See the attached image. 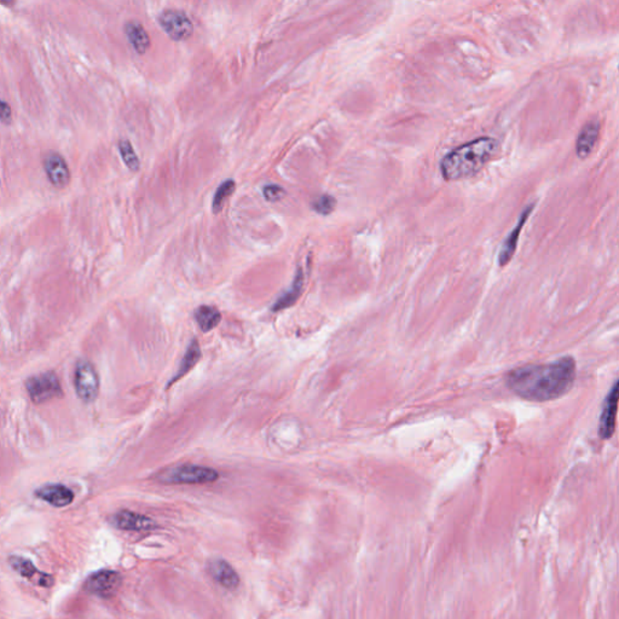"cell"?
I'll return each instance as SVG.
<instances>
[{"label": "cell", "instance_id": "6da1fadb", "mask_svg": "<svg viewBox=\"0 0 619 619\" xmlns=\"http://www.w3.org/2000/svg\"><path fill=\"white\" fill-rule=\"evenodd\" d=\"M577 376L573 357L565 356L545 364H527L511 370L506 384L509 389L529 402H549L572 388Z\"/></svg>", "mask_w": 619, "mask_h": 619}, {"label": "cell", "instance_id": "7a4b0ae2", "mask_svg": "<svg viewBox=\"0 0 619 619\" xmlns=\"http://www.w3.org/2000/svg\"><path fill=\"white\" fill-rule=\"evenodd\" d=\"M499 150L497 140L481 137L453 149L440 161V172L448 182L461 181L476 176Z\"/></svg>", "mask_w": 619, "mask_h": 619}, {"label": "cell", "instance_id": "3957f363", "mask_svg": "<svg viewBox=\"0 0 619 619\" xmlns=\"http://www.w3.org/2000/svg\"><path fill=\"white\" fill-rule=\"evenodd\" d=\"M219 473L209 467L198 466V465H182L175 468H170L159 476V481L171 485H194V484H207L218 481Z\"/></svg>", "mask_w": 619, "mask_h": 619}, {"label": "cell", "instance_id": "277c9868", "mask_svg": "<svg viewBox=\"0 0 619 619\" xmlns=\"http://www.w3.org/2000/svg\"><path fill=\"white\" fill-rule=\"evenodd\" d=\"M24 385L28 396L35 404H42L63 396L60 379L54 371H47L31 376Z\"/></svg>", "mask_w": 619, "mask_h": 619}, {"label": "cell", "instance_id": "5b68a950", "mask_svg": "<svg viewBox=\"0 0 619 619\" xmlns=\"http://www.w3.org/2000/svg\"><path fill=\"white\" fill-rule=\"evenodd\" d=\"M74 387L77 396L83 403H93L99 393V376L93 363L79 360L75 365Z\"/></svg>", "mask_w": 619, "mask_h": 619}, {"label": "cell", "instance_id": "8992f818", "mask_svg": "<svg viewBox=\"0 0 619 619\" xmlns=\"http://www.w3.org/2000/svg\"><path fill=\"white\" fill-rule=\"evenodd\" d=\"M159 24L172 40L182 42L191 37L194 26L184 11L167 9L159 16Z\"/></svg>", "mask_w": 619, "mask_h": 619}, {"label": "cell", "instance_id": "52a82bcc", "mask_svg": "<svg viewBox=\"0 0 619 619\" xmlns=\"http://www.w3.org/2000/svg\"><path fill=\"white\" fill-rule=\"evenodd\" d=\"M121 584V574L114 570H99L90 574L83 583V589L93 595L111 597Z\"/></svg>", "mask_w": 619, "mask_h": 619}, {"label": "cell", "instance_id": "ba28073f", "mask_svg": "<svg viewBox=\"0 0 619 619\" xmlns=\"http://www.w3.org/2000/svg\"><path fill=\"white\" fill-rule=\"evenodd\" d=\"M44 170L47 179L56 189H65L70 183V170L65 157L61 154H47L44 159Z\"/></svg>", "mask_w": 619, "mask_h": 619}, {"label": "cell", "instance_id": "9c48e42d", "mask_svg": "<svg viewBox=\"0 0 619 619\" xmlns=\"http://www.w3.org/2000/svg\"><path fill=\"white\" fill-rule=\"evenodd\" d=\"M618 404V383L616 381L610 392L606 396L602 405L600 421H599V435L602 439H610L616 430V415Z\"/></svg>", "mask_w": 619, "mask_h": 619}, {"label": "cell", "instance_id": "30bf717a", "mask_svg": "<svg viewBox=\"0 0 619 619\" xmlns=\"http://www.w3.org/2000/svg\"><path fill=\"white\" fill-rule=\"evenodd\" d=\"M9 564L19 576L27 578L31 582L35 583L40 587L49 588L54 584L51 574L39 571L31 560L26 559L24 556L11 555L9 558Z\"/></svg>", "mask_w": 619, "mask_h": 619}, {"label": "cell", "instance_id": "8fae6325", "mask_svg": "<svg viewBox=\"0 0 619 619\" xmlns=\"http://www.w3.org/2000/svg\"><path fill=\"white\" fill-rule=\"evenodd\" d=\"M34 495L38 499L50 504L56 508H63L74 501V492L63 484H47L35 490Z\"/></svg>", "mask_w": 619, "mask_h": 619}, {"label": "cell", "instance_id": "7c38bea8", "mask_svg": "<svg viewBox=\"0 0 619 619\" xmlns=\"http://www.w3.org/2000/svg\"><path fill=\"white\" fill-rule=\"evenodd\" d=\"M111 522L114 526L124 531H147L154 527V522L150 517L131 511L118 512L111 517Z\"/></svg>", "mask_w": 619, "mask_h": 619}, {"label": "cell", "instance_id": "4fadbf2b", "mask_svg": "<svg viewBox=\"0 0 619 619\" xmlns=\"http://www.w3.org/2000/svg\"><path fill=\"white\" fill-rule=\"evenodd\" d=\"M208 572L213 579L229 590H235L240 586V577L232 565L225 560H213L208 565Z\"/></svg>", "mask_w": 619, "mask_h": 619}, {"label": "cell", "instance_id": "5bb4252c", "mask_svg": "<svg viewBox=\"0 0 619 619\" xmlns=\"http://www.w3.org/2000/svg\"><path fill=\"white\" fill-rule=\"evenodd\" d=\"M533 207H535L533 204H530L529 207H526V209L522 213V216L519 218V222H517L515 227H514L512 232L509 234L508 237L504 240V245L501 247L499 253V266H506V265L511 262V259L513 258L515 250H517L519 236H520L522 227L525 225V222H526L527 218L530 217V214H531L532 211H533Z\"/></svg>", "mask_w": 619, "mask_h": 619}, {"label": "cell", "instance_id": "9a60e30c", "mask_svg": "<svg viewBox=\"0 0 619 619\" xmlns=\"http://www.w3.org/2000/svg\"><path fill=\"white\" fill-rule=\"evenodd\" d=\"M599 131H600V126L595 121L588 122L587 125L583 127L582 131L578 134L577 143H576L578 156L586 159L590 155L597 139H599Z\"/></svg>", "mask_w": 619, "mask_h": 619}, {"label": "cell", "instance_id": "2e32d148", "mask_svg": "<svg viewBox=\"0 0 619 619\" xmlns=\"http://www.w3.org/2000/svg\"><path fill=\"white\" fill-rule=\"evenodd\" d=\"M125 34L134 51L138 54H145L148 51L150 38L143 24H139L138 21H129L125 24Z\"/></svg>", "mask_w": 619, "mask_h": 619}, {"label": "cell", "instance_id": "e0dca14e", "mask_svg": "<svg viewBox=\"0 0 619 619\" xmlns=\"http://www.w3.org/2000/svg\"><path fill=\"white\" fill-rule=\"evenodd\" d=\"M195 319L202 332H211L222 321V314L214 306L202 305L195 311Z\"/></svg>", "mask_w": 619, "mask_h": 619}, {"label": "cell", "instance_id": "ac0fdd59", "mask_svg": "<svg viewBox=\"0 0 619 619\" xmlns=\"http://www.w3.org/2000/svg\"><path fill=\"white\" fill-rule=\"evenodd\" d=\"M303 284H304V276H303L301 271H299L291 288H288L283 293L282 296H280L278 300L275 301V304L273 306V312L282 311V310L293 305L296 303V299L300 296Z\"/></svg>", "mask_w": 619, "mask_h": 619}, {"label": "cell", "instance_id": "d6986e66", "mask_svg": "<svg viewBox=\"0 0 619 619\" xmlns=\"http://www.w3.org/2000/svg\"><path fill=\"white\" fill-rule=\"evenodd\" d=\"M200 358H201V350H200L199 342L196 341V340H193L189 347H188V350L185 352L176 376L172 379L171 383H175L177 380L182 379L185 374H188L190 370L193 369L196 363L200 361Z\"/></svg>", "mask_w": 619, "mask_h": 619}, {"label": "cell", "instance_id": "ffe728a7", "mask_svg": "<svg viewBox=\"0 0 619 619\" xmlns=\"http://www.w3.org/2000/svg\"><path fill=\"white\" fill-rule=\"evenodd\" d=\"M119 150H120L121 159H122V161L125 162L126 166L129 167L131 171H138L140 161H139L137 154L134 152L132 144L129 143L127 139H122L119 142Z\"/></svg>", "mask_w": 619, "mask_h": 619}, {"label": "cell", "instance_id": "44dd1931", "mask_svg": "<svg viewBox=\"0 0 619 619\" xmlns=\"http://www.w3.org/2000/svg\"><path fill=\"white\" fill-rule=\"evenodd\" d=\"M234 190H235V182L232 181V179L224 182L218 188L216 195H214V199H213V211L214 212L218 213L222 209L225 200L234 193Z\"/></svg>", "mask_w": 619, "mask_h": 619}, {"label": "cell", "instance_id": "7402d4cb", "mask_svg": "<svg viewBox=\"0 0 619 619\" xmlns=\"http://www.w3.org/2000/svg\"><path fill=\"white\" fill-rule=\"evenodd\" d=\"M335 206H337V200L328 194L319 196V199L316 200L314 204H312L314 211L319 213V214H322V216L330 214L335 209Z\"/></svg>", "mask_w": 619, "mask_h": 619}, {"label": "cell", "instance_id": "603a6c76", "mask_svg": "<svg viewBox=\"0 0 619 619\" xmlns=\"http://www.w3.org/2000/svg\"><path fill=\"white\" fill-rule=\"evenodd\" d=\"M264 198L270 201V202H276L283 199V196L286 195V191L280 185L271 184L266 185L263 189Z\"/></svg>", "mask_w": 619, "mask_h": 619}, {"label": "cell", "instance_id": "cb8c5ba5", "mask_svg": "<svg viewBox=\"0 0 619 619\" xmlns=\"http://www.w3.org/2000/svg\"><path fill=\"white\" fill-rule=\"evenodd\" d=\"M13 120V109L9 103L0 99V121L3 124H10Z\"/></svg>", "mask_w": 619, "mask_h": 619}]
</instances>
